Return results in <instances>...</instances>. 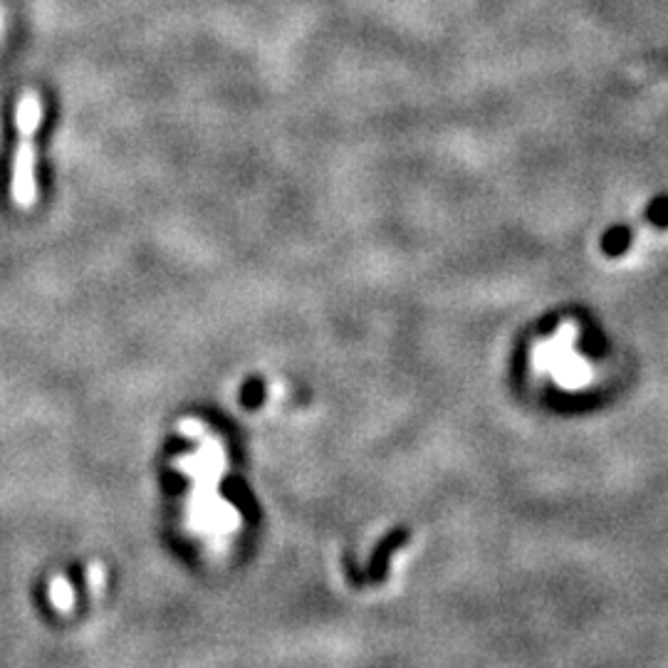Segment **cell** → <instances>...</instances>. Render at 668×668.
<instances>
[{
  "label": "cell",
  "instance_id": "6da1fadb",
  "mask_svg": "<svg viewBox=\"0 0 668 668\" xmlns=\"http://www.w3.org/2000/svg\"><path fill=\"white\" fill-rule=\"evenodd\" d=\"M18 149L13 156V179H10V196L20 208H30L38 201V184H35V134L43 124V99L38 92L28 90L20 97L18 112Z\"/></svg>",
  "mask_w": 668,
  "mask_h": 668
},
{
  "label": "cell",
  "instance_id": "7a4b0ae2",
  "mask_svg": "<svg viewBox=\"0 0 668 668\" xmlns=\"http://www.w3.org/2000/svg\"><path fill=\"white\" fill-rule=\"evenodd\" d=\"M50 597H52V602H55L57 607H60L62 612H65V609L72 604V589H70V584H67L62 577H57L55 582H52Z\"/></svg>",
  "mask_w": 668,
  "mask_h": 668
}]
</instances>
